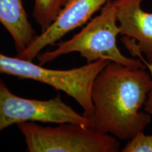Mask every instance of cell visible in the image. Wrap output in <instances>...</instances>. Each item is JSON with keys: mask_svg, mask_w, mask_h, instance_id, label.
Masks as SVG:
<instances>
[{"mask_svg": "<svg viewBox=\"0 0 152 152\" xmlns=\"http://www.w3.org/2000/svg\"><path fill=\"white\" fill-rule=\"evenodd\" d=\"M151 90L152 77L146 68L110 61L92 87V128L119 140H130L151 123V115L141 109Z\"/></svg>", "mask_w": 152, "mask_h": 152, "instance_id": "6da1fadb", "label": "cell"}, {"mask_svg": "<svg viewBox=\"0 0 152 152\" xmlns=\"http://www.w3.org/2000/svg\"><path fill=\"white\" fill-rule=\"evenodd\" d=\"M119 34L116 9L113 0H109L100 14L90 19L79 33L57 43L53 50L40 53L37 58L44 65L63 55L77 52L87 63L103 59L132 68H146L140 59L128 58L121 53L117 46Z\"/></svg>", "mask_w": 152, "mask_h": 152, "instance_id": "7a4b0ae2", "label": "cell"}, {"mask_svg": "<svg viewBox=\"0 0 152 152\" xmlns=\"http://www.w3.org/2000/svg\"><path fill=\"white\" fill-rule=\"evenodd\" d=\"M110 61L98 60L69 70L45 68L31 60L9 56L0 53V73L20 79L39 82L65 92L83 108L85 116L92 121L94 115L92 87L98 74Z\"/></svg>", "mask_w": 152, "mask_h": 152, "instance_id": "3957f363", "label": "cell"}, {"mask_svg": "<svg viewBox=\"0 0 152 152\" xmlns=\"http://www.w3.org/2000/svg\"><path fill=\"white\" fill-rule=\"evenodd\" d=\"M28 152H118L119 140L91 127L76 123L42 126L34 122L19 123Z\"/></svg>", "mask_w": 152, "mask_h": 152, "instance_id": "277c9868", "label": "cell"}, {"mask_svg": "<svg viewBox=\"0 0 152 152\" xmlns=\"http://www.w3.org/2000/svg\"><path fill=\"white\" fill-rule=\"evenodd\" d=\"M27 122L76 123L92 127V121L66 104L60 94L47 100L23 98L11 92L0 79V132L14 124Z\"/></svg>", "mask_w": 152, "mask_h": 152, "instance_id": "5b68a950", "label": "cell"}, {"mask_svg": "<svg viewBox=\"0 0 152 152\" xmlns=\"http://www.w3.org/2000/svg\"><path fill=\"white\" fill-rule=\"evenodd\" d=\"M109 0H70L61 9L56 18L46 30L37 35L26 49L17 56L33 61L47 47L56 42L76 28L87 23L95 13Z\"/></svg>", "mask_w": 152, "mask_h": 152, "instance_id": "8992f818", "label": "cell"}, {"mask_svg": "<svg viewBox=\"0 0 152 152\" xmlns=\"http://www.w3.org/2000/svg\"><path fill=\"white\" fill-rule=\"evenodd\" d=\"M143 0H113L120 35L130 37L146 60L152 64V12L142 8Z\"/></svg>", "mask_w": 152, "mask_h": 152, "instance_id": "52a82bcc", "label": "cell"}, {"mask_svg": "<svg viewBox=\"0 0 152 152\" xmlns=\"http://www.w3.org/2000/svg\"><path fill=\"white\" fill-rule=\"evenodd\" d=\"M0 23L10 34L18 54L27 48L37 36L22 0H0Z\"/></svg>", "mask_w": 152, "mask_h": 152, "instance_id": "ba28073f", "label": "cell"}, {"mask_svg": "<svg viewBox=\"0 0 152 152\" xmlns=\"http://www.w3.org/2000/svg\"><path fill=\"white\" fill-rule=\"evenodd\" d=\"M62 7L61 0H35L33 16L42 32L54 21Z\"/></svg>", "mask_w": 152, "mask_h": 152, "instance_id": "9c48e42d", "label": "cell"}, {"mask_svg": "<svg viewBox=\"0 0 152 152\" xmlns=\"http://www.w3.org/2000/svg\"><path fill=\"white\" fill-rule=\"evenodd\" d=\"M123 152H152V135H147L144 131L138 132L128 140Z\"/></svg>", "mask_w": 152, "mask_h": 152, "instance_id": "30bf717a", "label": "cell"}, {"mask_svg": "<svg viewBox=\"0 0 152 152\" xmlns=\"http://www.w3.org/2000/svg\"><path fill=\"white\" fill-rule=\"evenodd\" d=\"M121 41H122L123 43L124 44L125 46L126 47V48L130 51L131 54H132L134 56L138 57V59H140L142 63H143V64L145 66L146 68L149 70V72L151 75L152 77V64H150L149 62H148L144 58V57L143 56L142 53L140 52L136 47L134 41L131 39V38L125 37V36H123L122 39H121ZM144 110L147 112V113H149L152 116V90H151V92H149V95H148L147 101H146L145 104H144Z\"/></svg>", "mask_w": 152, "mask_h": 152, "instance_id": "8fae6325", "label": "cell"}, {"mask_svg": "<svg viewBox=\"0 0 152 152\" xmlns=\"http://www.w3.org/2000/svg\"><path fill=\"white\" fill-rule=\"evenodd\" d=\"M70 0H61V3H62V7L65 6L66 4H67Z\"/></svg>", "mask_w": 152, "mask_h": 152, "instance_id": "7c38bea8", "label": "cell"}]
</instances>
